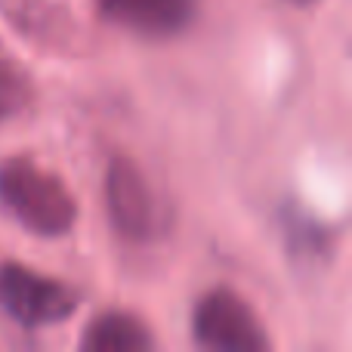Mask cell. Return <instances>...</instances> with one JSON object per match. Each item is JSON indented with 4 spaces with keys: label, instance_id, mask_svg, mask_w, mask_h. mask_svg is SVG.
I'll use <instances>...</instances> for the list:
<instances>
[{
    "label": "cell",
    "instance_id": "cell-1",
    "mask_svg": "<svg viewBox=\"0 0 352 352\" xmlns=\"http://www.w3.org/2000/svg\"><path fill=\"white\" fill-rule=\"evenodd\" d=\"M0 207L41 238H62L78 223V204L56 173L31 158H10L0 164Z\"/></svg>",
    "mask_w": 352,
    "mask_h": 352
},
{
    "label": "cell",
    "instance_id": "cell-2",
    "mask_svg": "<svg viewBox=\"0 0 352 352\" xmlns=\"http://www.w3.org/2000/svg\"><path fill=\"white\" fill-rule=\"evenodd\" d=\"M105 210L111 229L133 244H148L167 229V217L148 176L133 158L115 155L105 167Z\"/></svg>",
    "mask_w": 352,
    "mask_h": 352
},
{
    "label": "cell",
    "instance_id": "cell-3",
    "mask_svg": "<svg viewBox=\"0 0 352 352\" xmlns=\"http://www.w3.org/2000/svg\"><path fill=\"white\" fill-rule=\"evenodd\" d=\"M0 309L28 331L74 316L78 294L65 281L41 275L22 263H0Z\"/></svg>",
    "mask_w": 352,
    "mask_h": 352
},
{
    "label": "cell",
    "instance_id": "cell-4",
    "mask_svg": "<svg viewBox=\"0 0 352 352\" xmlns=\"http://www.w3.org/2000/svg\"><path fill=\"white\" fill-rule=\"evenodd\" d=\"M192 337L213 352H266L269 337L248 300L232 287H213L195 303Z\"/></svg>",
    "mask_w": 352,
    "mask_h": 352
},
{
    "label": "cell",
    "instance_id": "cell-5",
    "mask_svg": "<svg viewBox=\"0 0 352 352\" xmlns=\"http://www.w3.org/2000/svg\"><path fill=\"white\" fill-rule=\"evenodd\" d=\"M96 10L115 28L164 41L182 34L195 22L198 0H96Z\"/></svg>",
    "mask_w": 352,
    "mask_h": 352
},
{
    "label": "cell",
    "instance_id": "cell-6",
    "mask_svg": "<svg viewBox=\"0 0 352 352\" xmlns=\"http://www.w3.org/2000/svg\"><path fill=\"white\" fill-rule=\"evenodd\" d=\"M152 346V331L130 312H102L87 324L80 337L84 352H148Z\"/></svg>",
    "mask_w": 352,
    "mask_h": 352
},
{
    "label": "cell",
    "instance_id": "cell-7",
    "mask_svg": "<svg viewBox=\"0 0 352 352\" xmlns=\"http://www.w3.org/2000/svg\"><path fill=\"white\" fill-rule=\"evenodd\" d=\"M28 99H31L28 78L16 65L0 59V124L16 118L28 105Z\"/></svg>",
    "mask_w": 352,
    "mask_h": 352
},
{
    "label": "cell",
    "instance_id": "cell-8",
    "mask_svg": "<svg viewBox=\"0 0 352 352\" xmlns=\"http://www.w3.org/2000/svg\"><path fill=\"white\" fill-rule=\"evenodd\" d=\"M285 229L291 235V248L294 250H303V254H312V250H328V232L324 226L309 223L306 213H297L294 219H285Z\"/></svg>",
    "mask_w": 352,
    "mask_h": 352
},
{
    "label": "cell",
    "instance_id": "cell-9",
    "mask_svg": "<svg viewBox=\"0 0 352 352\" xmlns=\"http://www.w3.org/2000/svg\"><path fill=\"white\" fill-rule=\"evenodd\" d=\"M294 3H312V0H294Z\"/></svg>",
    "mask_w": 352,
    "mask_h": 352
}]
</instances>
